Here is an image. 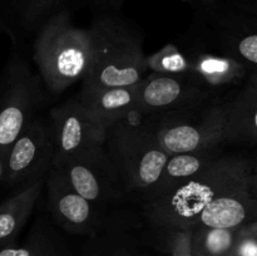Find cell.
Here are the masks:
<instances>
[{"mask_svg":"<svg viewBox=\"0 0 257 256\" xmlns=\"http://www.w3.org/2000/svg\"><path fill=\"white\" fill-rule=\"evenodd\" d=\"M58 168L65 180L80 196L103 208L133 201L119 171L110 160L103 145L79 153Z\"/></svg>","mask_w":257,"mask_h":256,"instance_id":"obj_9","label":"cell"},{"mask_svg":"<svg viewBox=\"0 0 257 256\" xmlns=\"http://www.w3.org/2000/svg\"><path fill=\"white\" fill-rule=\"evenodd\" d=\"M143 218L131 210L109 211L99 230L84 237L79 256H138L137 228Z\"/></svg>","mask_w":257,"mask_h":256,"instance_id":"obj_14","label":"cell"},{"mask_svg":"<svg viewBox=\"0 0 257 256\" xmlns=\"http://www.w3.org/2000/svg\"><path fill=\"white\" fill-rule=\"evenodd\" d=\"M47 120L53 146L52 166L104 143L105 132L93 123L77 97L52 108Z\"/></svg>","mask_w":257,"mask_h":256,"instance_id":"obj_13","label":"cell"},{"mask_svg":"<svg viewBox=\"0 0 257 256\" xmlns=\"http://www.w3.org/2000/svg\"><path fill=\"white\" fill-rule=\"evenodd\" d=\"M24 242L30 256H79L74 247L47 215H38L30 225Z\"/></svg>","mask_w":257,"mask_h":256,"instance_id":"obj_21","label":"cell"},{"mask_svg":"<svg viewBox=\"0 0 257 256\" xmlns=\"http://www.w3.org/2000/svg\"><path fill=\"white\" fill-rule=\"evenodd\" d=\"M228 256H257V221L238 228Z\"/></svg>","mask_w":257,"mask_h":256,"instance_id":"obj_23","label":"cell"},{"mask_svg":"<svg viewBox=\"0 0 257 256\" xmlns=\"http://www.w3.org/2000/svg\"><path fill=\"white\" fill-rule=\"evenodd\" d=\"M222 99L193 109L142 118V123L168 155L223 148Z\"/></svg>","mask_w":257,"mask_h":256,"instance_id":"obj_8","label":"cell"},{"mask_svg":"<svg viewBox=\"0 0 257 256\" xmlns=\"http://www.w3.org/2000/svg\"><path fill=\"white\" fill-rule=\"evenodd\" d=\"M49 92L20 48L13 47L0 77V160L30 120L48 104Z\"/></svg>","mask_w":257,"mask_h":256,"instance_id":"obj_7","label":"cell"},{"mask_svg":"<svg viewBox=\"0 0 257 256\" xmlns=\"http://www.w3.org/2000/svg\"><path fill=\"white\" fill-rule=\"evenodd\" d=\"M89 53L88 29L73 24L69 10L50 18L33 37L32 58L35 70L53 95L62 94L83 79Z\"/></svg>","mask_w":257,"mask_h":256,"instance_id":"obj_3","label":"cell"},{"mask_svg":"<svg viewBox=\"0 0 257 256\" xmlns=\"http://www.w3.org/2000/svg\"><path fill=\"white\" fill-rule=\"evenodd\" d=\"M77 99L98 128L104 131L135 113V87L105 88L94 92H79Z\"/></svg>","mask_w":257,"mask_h":256,"instance_id":"obj_17","label":"cell"},{"mask_svg":"<svg viewBox=\"0 0 257 256\" xmlns=\"http://www.w3.org/2000/svg\"><path fill=\"white\" fill-rule=\"evenodd\" d=\"M222 150L223 148H211V150L170 155L161 173L160 180L146 196L166 192V191L173 190V188L181 187L188 183L193 178L197 177L222 152Z\"/></svg>","mask_w":257,"mask_h":256,"instance_id":"obj_20","label":"cell"},{"mask_svg":"<svg viewBox=\"0 0 257 256\" xmlns=\"http://www.w3.org/2000/svg\"><path fill=\"white\" fill-rule=\"evenodd\" d=\"M146 65L151 72L188 75L217 94L240 87L251 74L237 62L202 44L187 30L160 52L146 55Z\"/></svg>","mask_w":257,"mask_h":256,"instance_id":"obj_4","label":"cell"},{"mask_svg":"<svg viewBox=\"0 0 257 256\" xmlns=\"http://www.w3.org/2000/svg\"><path fill=\"white\" fill-rule=\"evenodd\" d=\"M44 180L37 178L15 188L13 196L0 205V247L18 241L42 196Z\"/></svg>","mask_w":257,"mask_h":256,"instance_id":"obj_18","label":"cell"},{"mask_svg":"<svg viewBox=\"0 0 257 256\" xmlns=\"http://www.w3.org/2000/svg\"><path fill=\"white\" fill-rule=\"evenodd\" d=\"M53 161L49 124L39 115L30 120L5 153L4 177L9 186L20 187L47 176Z\"/></svg>","mask_w":257,"mask_h":256,"instance_id":"obj_12","label":"cell"},{"mask_svg":"<svg viewBox=\"0 0 257 256\" xmlns=\"http://www.w3.org/2000/svg\"><path fill=\"white\" fill-rule=\"evenodd\" d=\"M236 7L241 8L243 10H247V12L256 13L257 14V3L256 0H231Z\"/></svg>","mask_w":257,"mask_h":256,"instance_id":"obj_26","label":"cell"},{"mask_svg":"<svg viewBox=\"0 0 257 256\" xmlns=\"http://www.w3.org/2000/svg\"><path fill=\"white\" fill-rule=\"evenodd\" d=\"M47 211L52 222L65 235L88 237L100 228L107 217L103 208L80 196L58 168L50 166L44 180Z\"/></svg>","mask_w":257,"mask_h":256,"instance_id":"obj_11","label":"cell"},{"mask_svg":"<svg viewBox=\"0 0 257 256\" xmlns=\"http://www.w3.org/2000/svg\"><path fill=\"white\" fill-rule=\"evenodd\" d=\"M79 0H0V27L10 35L13 47L24 45L58 13L77 7Z\"/></svg>","mask_w":257,"mask_h":256,"instance_id":"obj_15","label":"cell"},{"mask_svg":"<svg viewBox=\"0 0 257 256\" xmlns=\"http://www.w3.org/2000/svg\"><path fill=\"white\" fill-rule=\"evenodd\" d=\"M223 145L252 147L257 142V73L222 99Z\"/></svg>","mask_w":257,"mask_h":256,"instance_id":"obj_16","label":"cell"},{"mask_svg":"<svg viewBox=\"0 0 257 256\" xmlns=\"http://www.w3.org/2000/svg\"><path fill=\"white\" fill-rule=\"evenodd\" d=\"M193 8L190 32L196 39L248 73H257V14L232 3Z\"/></svg>","mask_w":257,"mask_h":256,"instance_id":"obj_6","label":"cell"},{"mask_svg":"<svg viewBox=\"0 0 257 256\" xmlns=\"http://www.w3.org/2000/svg\"><path fill=\"white\" fill-rule=\"evenodd\" d=\"M127 0H89L94 13H120Z\"/></svg>","mask_w":257,"mask_h":256,"instance_id":"obj_24","label":"cell"},{"mask_svg":"<svg viewBox=\"0 0 257 256\" xmlns=\"http://www.w3.org/2000/svg\"><path fill=\"white\" fill-rule=\"evenodd\" d=\"M192 228L152 225L142 221L136 233L138 256H192Z\"/></svg>","mask_w":257,"mask_h":256,"instance_id":"obj_19","label":"cell"},{"mask_svg":"<svg viewBox=\"0 0 257 256\" xmlns=\"http://www.w3.org/2000/svg\"><path fill=\"white\" fill-rule=\"evenodd\" d=\"M200 208V225L238 228L257 221V166L246 153H220L187 183Z\"/></svg>","mask_w":257,"mask_h":256,"instance_id":"obj_1","label":"cell"},{"mask_svg":"<svg viewBox=\"0 0 257 256\" xmlns=\"http://www.w3.org/2000/svg\"><path fill=\"white\" fill-rule=\"evenodd\" d=\"M238 228H216L196 225L191 233L192 256H228L235 243Z\"/></svg>","mask_w":257,"mask_h":256,"instance_id":"obj_22","label":"cell"},{"mask_svg":"<svg viewBox=\"0 0 257 256\" xmlns=\"http://www.w3.org/2000/svg\"><path fill=\"white\" fill-rule=\"evenodd\" d=\"M191 7H203V5H215L221 4V3H232L231 0H187ZM233 4V3H232Z\"/></svg>","mask_w":257,"mask_h":256,"instance_id":"obj_27","label":"cell"},{"mask_svg":"<svg viewBox=\"0 0 257 256\" xmlns=\"http://www.w3.org/2000/svg\"><path fill=\"white\" fill-rule=\"evenodd\" d=\"M104 148L133 201L141 200L155 187L170 157L142 122L137 124L128 118L108 128Z\"/></svg>","mask_w":257,"mask_h":256,"instance_id":"obj_5","label":"cell"},{"mask_svg":"<svg viewBox=\"0 0 257 256\" xmlns=\"http://www.w3.org/2000/svg\"><path fill=\"white\" fill-rule=\"evenodd\" d=\"M135 114L141 118L193 109L222 98L198 80L178 73L151 72L137 84Z\"/></svg>","mask_w":257,"mask_h":256,"instance_id":"obj_10","label":"cell"},{"mask_svg":"<svg viewBox=\"0 0 257 256\" xmlns=\"http://www.w3.org/2000/svg\"><path fill=\"white\" fill-rule=\"evenodd\" d=\"M87 29L89 63L80 92L135 87L147 73L142 30L120 13H97Z\"/></svg>","mask_w":257,"mask_h":256,"instance_id":"obj_2","label":"cell"},{"mask_svg":"<svg viewBox=\"0 0 257 256\" xmlns=\"http://www.w3.org/2000/svg\"><path fill=\"white\" fill-rule=\"evenodd\" d=\"M0 256H30V253L27 243L23 240L22 243L15 241L9 245L2 246L0 247Z\"/></svg>","mask_w":257,"mask_h":256,"instance_id":"obj_25","label":"cell"}]
</instances>
